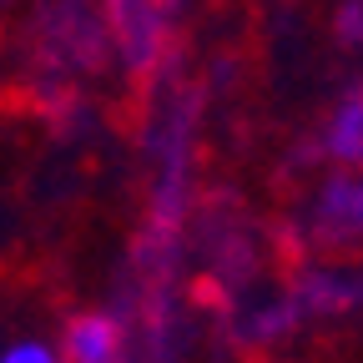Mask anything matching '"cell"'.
Here are the masks:
<instances>
[{
  "instance_id": "obj_3",
  "label": "cell",
  "mask_w": 363,
  "mask_h": 363,
  "mask_svg": "<svg viewBox=\"0 0 363 363\" xmlns=\"http://www.w3.org/2000/svg\"><path fill=\"white\" fill-rule=\"evenodd\" d=\"M328 142L343 162H363V96H348L333 116V131H328Z\"/></svg>"
},
{
  "instance_id": "obj_2",
  "label": "cell",
  "mask_w": 363,
  "mask_h": 363,
  "mask_svg": "<svg viewBox=\"0 0 363 363\" xmlns=\"http://www.w3.org/2000/svg\"><path fill=\"white\" fill-rule=\"evenodd\" d=\"M323 227L333 238H358L363 233V182H333L328 197H323Z\"/></svg>"
},
{
  "instance_id": "obj_4",
  "label": "cell",
  "mask_w": 363,
  "mask_h": 363,
  "mask_svg": "<svg viewBox=\"0 0 363 363\" xmlns=\"http://www.w3.org/2000/svg\"><path fill=\"white\" fill-rule=\"evenodd\" d=\"M0 363H61L45 343H11L6 353H0Z\"/></svg>"
},
{
  "instance_id": "obj_1",
  "label": "cell",
  "mask_w": 363,
  "mask_h": 363,
  "mask_svg": "<svg viewBox=\"0 0 363 363\" xmlns=\"http://www.w3.org/2000/svg\"><path fill=\"white\" fill-rule=\"evenodd\" d=\"M121 348V328L106 313H81L66 328V358L71 363H111Z\"/></svg>"
}]
</instances>
